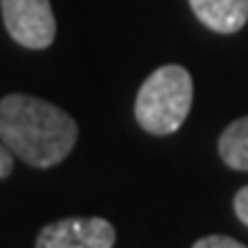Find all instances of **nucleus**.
Returning <instances> with one entry per match:
<instances>
[{
    "label": "nucleus",
    "instance_id": "nucleus-1",
    "mask_svg": "<svg viewBox=\"0 0 248 248\" xmlns=\"http://www.w3.org/2000/svg\"><path fill=\"white\" fill-rule=\"evenodd\" d=\"M78 127L69 111L46 99L8 94L0 99V140L33 167H51L69 157Z\"/></svg>",
    "mask_w": 248,
    "mask_h": 248
},
{
    "label": "nucleus",
    "instance_id": "nucleus-2",
    "mask_svg": "<svg viewBox=\"0 0 248 248\" xmlns=\"http://www.w3.org/2000/svg\"><path fill=\"white\" fill-rule=\"evenodd\" d=\"M193 104V76L183 66H160L142 84L137 101H134V117L140 127L150 134L165 137L183 127Z\"/></svg>",
    "mask_w": 248,
    "mask_h": 248
},
{
    "label": "nucleus",
    "instance_id": "nucleus-3",
    "mask_svg": "<svg viewBox=\"0 0 248 248\" xmlns=\"http://www.w3.org/2000/svg\"><path fill=\"white\" fill-rule=\"evenodd\" d=\"M10 38L26 48H48L56 38L51 0H0Z\"/></svg>",
    "mask_w": 248,
    "mask_h": 248
},
{
    "label": "nucleus",
    "instance_id": "nucleus-4",
    "mask_svg": "<svg viewBox=\"0 0 248 248\" xmlns=\"http://www.w3.org/2000/svg\"><path fill=\"white\" fill-rule=\"evenodd\" d=\"M114 225L104 218H63L38 233L36 248H114Z\"/></svg>",
    "mask_w": 248,
    "mask_h": 248
},
{
    "label": "nucleus",
    "instance_id": "nucleus-5",
    "mask_svg": "<svg viewBox=\"0 0 248 248\" xmlns=\"http://www.w3.org/2000/svg\"><path fill=\"white\" fill-rule=\"evenodd\" d=\"M190 8L216 33H235L248 20V0H190Z\"/></svg>",
    "mask_w": 248,
    "mask_h": 248
},
{
    "label": "nucleus",
    "instance_id": "nucleus-6",
    "mask_svg": "<svg viewBox=\"0 0 248 248\" xmlns=\"http://www.w3.org/2000/svg\"><path fill=\"white\" fill-rule=\"evenodd\" d=\"M218 152L228 167L248 172V117L235 119L225 127L218 142Z\"/></svg>",
    "mask_w": 248,
    "mask_h": 248
},
{
    "label": "nucleus",
    "instance_id": "nucleus-7",
    "mask_svg": "<svg viewBox=\"0 0 248 248\" xmlns=\"http://www.w3.org/2000/svg\"><path fill=\"white\" fill-rule=\"evenodd\" d=\"M193 248H248V246L238 243L231 235H205V238L195 241Z\"/></svg>",
    "mask_w": 248,
    "mask_h": 248
},
{
    "label": "nucleus",
    "instance_id": "nucleus-8",
    "mask_svg": "<svg viewBox=\"0 0 248 248\" xmlns=\"http://www.w3.org/2000/svg\"><path fill=\"white\" fill-rule=\"evenodd\" d=\"M233 208H235V216L241 218L243 225H248V185L241 187L235 193V200H233Z\"/></svg>",
    "mask_w": 248,
    "mask_h": 248
},
{
    "label": "nucleus",
    "instance_id": "nucleus-9",
    "mask_svg": "<svg viewBox=\"0 0 248 248\" xmlns=\"http://www.w3.org/2000/svg\"><path fill=\"white\" fill-rule=\"evenodd\" d=\"M10 172H13V152H10L3 140H0V180L8 177Z\"/></svg>",
    "mask_w": 248,
    "mask_h": 248
}]
</instances>
